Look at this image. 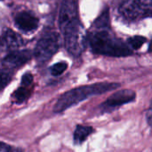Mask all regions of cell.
Here are the masks:
<instances>
[{
	"instance_id": "2e32d148",
	"label": "cell",
	"mask_w": 152,
	"mask_h": 152,
	"mask_svg": "<svg viewBox=\"0 0 152 152\" xmlns=\"http://www.w3.org/2000/svg\"><path fill=\"white\" fill-rule=\"evenodd\" d=\"M1 151L2 152H23V150L20 148H16L5 144L4 142H1Z\"/></svg>"
},
{
	"instance_id": "9a60e30c",
	"label": "cell",
	"mask_w": 152,
	"mask_h": 152,
	"mask_svg": "<svg viewBox=\"0 0 152 152\" xmlns=\"http://www.w3.org/2000/svg\"><path fill=\"white\" fill-rule=\"evenodd\" d=\"M109 13L108 10H106L95 22V27L96 28H105L109 27Z\"/></svg>"
},
{
	"instance_id": "7a4b0ae2",
	"label": "cell",
	"mask_w": 152,
	"mask_h": 152,
	"mask_svg": "<svg viewBox=\"0 0 152 152\" xmlns=\"http://www.w3.org/2000/svg\"><path fill=\"white\" fill-rule=\"evenodd\" d=\"M119 84L110 83V82H101L86 86H81L70 90L63 93L56 101L53 111L54 113H61L70 107H73L79 102L88 99L89 97L102 94L107 91H110L118 88Z\"/></svg>"
},
{
	"instance_id": "7c38bea8",
	"label": "cell",
	"mask_w": 152,
	"mask_h": 152,
	"mask_svg": "<svg viewBox=\"0 0 152 152\" xmlns=\"http://www.w3.org/2000/svg\"><path fill=\"white\" fill-rule=\"evenodd\" d=\"M14 100L17 103L24 102L28 97H29V90L28 89V86H20L19 89H17L12 95Z\"/></svg>"
},
{
	"instance_id": "8992f818",
	"label": "cell",
	"mask_w": 152,
	"mask_h": 152,
	"mask_svg": "<svg viewBox=\"0 0 152 152\" xmlns=\"http://www.w3.org/2000/svg\"><path fill=\"white\" fill-rule=\"evenodd\" d=\"M77 15V6L76 1L62 0L59 14V26L62 34L79 22Z\"/></svg>"
},
{
	"instance_id": "5bb4252c",
	"label": "cell",
	"mask_w": 152,
	"mask_h": 152,
	"mask_svg": "<svg viewBox=\"0 0 152 152\" xmlns=\"http://www.w3.org/2000/svg\"><path fill=\"white\" fill-rule=\"evenodd\" d=\"M67 67H68L67 63H65V62H60V63L54 64L50 68V72H51V73L53 76H59V75L62 74L66 71Z\"/></svg>"
},
{
	"instance_id": "e0dca14e",
	"label": "cell",
	"mask_w": 152,
	"mask_h": 152,
	"mask_svg": "<svg viewBox=\"0 0 152 152\" xmlns=\"http://www.w3.org/2000/svg\"><path fill=\"white\" fill-rule=\"evenodd\" d=\"M32 82H33V76L30 73H26L25 74H23V76L21 78V85L22 86L29 87L31 85Z\"/></svg>"
},
{
	"instance_id": "ba28073f",
	"label": "cell",
	"mask_w": 152,
	"mask_h": 152,
	"mask_svg": "<svg viewBox=\"0 0 152 152\" xmlns=\"http://www.w3.org/2000/svg\"><path fill=\"white\" fill-rule=\"evenodd\" d=\"M31 58V53L28 50L13 51L7 55L2 60V69L12 73V71L26 64Z\"/></svg>"
},
{
	"instance_id": "277c9868",
	"label": "cell",
	"mask_w": 152,
	"mask_h": 152,
	"mask_svg": "<svg viewBox=\"0 0 152 152\" xmlns=\"http://www.w3.org/2000/svg\"><path fill=\"white\" fill-rule=\"evenodd\" d=\"M119 13L129 21H139L152 16V0H126Z\"/></svg>"
},
{
	"instance_id": "3957f363",
	"label": "cell",
	"mask_w": 152,
	"mask_h": 152,
	"mask_svg": "<svg viewBox=\"0 0 152 152\" xmlns=\"http://www.w3.org/2000/svg\"><path fill=\"white\" fill-rule=\"evenodd\" d=\"M66 49L73 56H78L85 50L88 39L86 31L80 22H77L63 33Z\"/></svg>"
},
{
	"instance_id": "8fae6325",
	"label": "cell",
	"mask_w": 152,
	"mask_h": 152,
	"mask_svg": "<svg viewBox=\"0 0 152 152\" xmlns=\"http://www.w3.org/2000/svg\"><path fill=\"white\" fill-rule=\"evenodd\" d=\"M94 128L91 126H85V125H77L75 132L73 140L76 144H81L86 141V139L94 133Z\"/></svg>"
},
{
	"instance_id": "ac0fdd59",
	"label": "cell",
	"mask_w": 152,
	"mask_h": 152,
	"mask_svg": "<svg viewBox=\"0 0 152 152\" xmlns=\"http://www.w3.org/2000/svg\"><path fill=\"white\" fill-rule=\"evenodd\" d=\"M146 119H147V123L148 125L152 127V101L148 111H147V114H146Z\"/></svg>"
},
{
	"instance_id": "5b68a950",
	"label": "cell",
	"mask_w": 152,
	"mask_h": 152,
	"mask_svg": "<svg viewBox=\"0 0 152 152\" xmlns=\"http://www.w3.org/2000/svg\"><path fill=\"white\" fill-rule=\"evenodd\" d=\"M59 49V37L55 32H48L42 36L35 47V56L38 63L47 62Z\"/></svg>"
},
{
	"instance_id": "4fadbf2b",
	"label": "cell",
	"mask_w": 152,
	"mask_h": 152,
	"mask_svg": "<svg viewBox=\"0 0 152 152\" xmlns=\"http://www.w3.org/2000/svg\"><path fill=\"white\" fill-rule=\"evenodd\" d=\"M127 42L133 49L137 50L146 42V39L142 36H134V37L129 38Z\"/></svg>"
},
{
	"instance_id": "6da1fadb",
	"label": "cell",
	"mask_w": 152,
	"mask_h": 152,
	"mask_svg": "<svg viewBox=\"0 0 152 152\" xmlns=\"http://www.w3.org/2000/svg\"><path fill=\"white\" fill-rule=\"evenodd\" d=\"M88 42L93 52L109 56H126L132 54L131 49L119 39L105 28H96L88 36Z\"/></svg>"
},
{
	"instance_id": "30bf717a",
	"label": "cell",
	"mask_w": 152,
	"mask_h": 152,
	"mask_svg": "<svg viewBox=\"0 0 152 152\" xmlns=\"http://www.w3.org/2000/svg\"><path fill=\"white\" fill-rule=\"evenodd\" d=\"M23 45L22 38L11 29H6L2 35V47L5 49H16Z\"/></svg>"
},
{
	"instance_id": "9c48e42d",
	"label": "cell",
	"mask_w": 152,
	"mask_h": 152,
	"mask_svg": "<svg viewBox=\"0 0 152 152\" xmlns=\"http://www.w3.org/2000/svg\"><path fill=\"white\" fill-rule=\"evenodd\" d=\"M14 22L18 29L24 32H31L38 27V19L30 12L23 11L14 17Z\"/></svg>"
},
{
	"instance_id": "52a82bcc",
	"label": "cell",
	"mask_w": 152,
	"mask_h": 152,
	"mask_svg": "<svg viewBox=\"0 0 152 152\" xmlns=\"http://www.w3.org/2000/svg\"><path fill=\"white\" fill-rule=\"evenodd\" d=\"M135 98L136 94L134 91L131 90H122L111 95L100 106V109L102 112H110L125 104L133 102Z\"/></svg>"
}]
</instances>
